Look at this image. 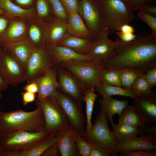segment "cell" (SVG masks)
Returning a JSON list of instances; mask_svg holds the SVG:
<instances>
[{
	"label": "cell",
	"mask_w": 156,
	"mask_h": 156,
	"mask_svg": "<svg viewBox=\"0 0 156 156\" xmlns=\"http://www.w3.org/2000/svg\"><path fill=\"white\" fill-rule=\"evenodd\" d=\"M98 103L100 109L106 114L110 124L114 123L113 117L115 114H120L123 110L129 104L127 100H119L112 96L102 97L99 99Z\"/></svg>",
	"instance_id": "obj_23"
},
{
	"label": "cell",
	"mask_w": 156,
	"mask_h": 156,
	"mask_svg": "<svg viewBox=\"0 0 156 156\" xmlns=\"http://www.w3.org/2000/svg\"><path fill=\"white\" fill-rule=\"evenodd\" d=\"M35 8L37 16L47 23L56 18L49 0H36Z\"/></svg>",
	"instance_id": "obj_32"
},
{
	"label": "cell",
	"mask_w": 156,
	"mask_h": 156,
	"mask_svg": "<svg viewBox=\"0 0 156 156\" xmlns=\"http://www.w3.org/2000/svg\"><path fill=\"white\" fill-rule=\"evenodd\" d=\"M123 0L126 1V2H127L128 3H129V2L130 0Z\"/></svg>",
	"instance_id": "obj_58"
},
{
	"label": "cell",
	"mask_w": 156,
	"mask_h": 156,
	"mask_svg": "<svg viewBox=\"0 0 156 156\" xmlns=\"http://www.w3.org/2000/svg\"><path fill=\"white\" fill-rule=\"evenodd\" d=\"M68 131L75 140L78 154L81 156H89L93 147L70 126L68 128Z\"/></svg>",
	"instance_id": "obj_33"
},
{
	"label": "cell",
	"mask_w": 156,
	"mask_h": 156,
	"mask_svg": "<svg viewBox=\"0 0 156 156\" xmlns=\"http://www.w3.org/2000/svg\"><path fill=\"white\" fill-rule=\"evenodd\" d=\"M102 18L109 35L134 19V11L123 0H98Z\"/></svg>",
	"instance_id": "obj_4"
},
{
	"label": "cell",
	"mask_w": 156,
	"mask_h": 156,
	"mask_svg": "<svg viewBox=\"0 0 156 156\" xmlns=\"http://www.w3.org/2000/svg\"><path fill=\"white\" fill-rule=\"evenodd\" d=\"M94 40L79 38L66 33L56 44L67 47L79 54L88 55L93 46Z\"/></svg>",
	"instance_id": "obj_21"
},
{
	"label": "cell",
	"mask_w": 156,
	"mask_h": 156,
	"mask_svg": "<svg viewBox=\"0 0 156 156\" xmlns=\"http://www.w3.org/2000/svg\"><path fill=\"white\" fill-rule=\"evenodd\" d=\"M133 106L144 118L145 124L156 126V94L153 92L145 95H134Z\"/></svg>",
	"instance_id": "obj_14"
},
{
	"label": "cell",
	"mask_w": 156,
	"mask_h": 156,
	"mask_svg": "<svg viewBox=\"0 0 156 156\" xmlns=\"http://www.w3.org/2000/svg\"><path fill=\"white\" fill-rule=\"evenodd\" d=\"M0 72L9 85L16 86L26 81V73L21 64L3 47L0 54Z\"/></svg>",
	"instance_id": "obj_11"
},
{
	"label": "cell",
	"mask_w": 156,
	"mask_h": 156,
	"mask_svg": "<svg viewBox=\"0 0 156 156\" xmlns=\"http://www.w3.org/2000/svg\"><path fill=\"white\" fill-rule=\"evenodd\" d=\"M57 77L60 88L77 101L81 102L86 91L82 85L67 70L56 65Z\"/></svg>",
	"instance_id": "obj_12"
},
{
	"label": "cell",
	"mask_w": 156,
	"mask_h": 156,
	"mask_svg": "<svg viewBox=\"0 0 156 156\" xmlns=\"http://www.w3.org/2000/svg\"><path fill=\"white\" fill-rule=\"evenodd\" d=\"M63 6L69 14L78 12L77 0H60Z\"/></svg>",
	"instance_id": "obj_40"
},
{
	"label": "cell",
	"mask_w": 156,
	"mask_h": 156,
	"mask_svg": "<svg viewBox=\"0 0 156 156\" xmlns=\"http://www.w3.org/2000/svg\"><path fill=\"white\" fill-rule=\"evenodd\" d=\"M96 88L99 94L104 97L118 95L133 99L134 97L131 92L122 87L110 85L102 81L99 83Z\"/></svg>",
	"instance_id": "obj_30"
},
{
	"label": "cell",
	"mask_w": 156,
	"mask_h": 156,
	"mask_svg": "<svg viewBox=\"0 0 156 156\" xmlns=\"http://www.w3.org/2000/svg\"><path fill=\"white\" fill-rule=\"evenodd\" d=\"M68 129L55 136L56 143L61 156H76L78 154L76 145L74 139L68 132Z\"/></svg>",
	"instance_id": "obj_26"
},
{
	"label": "cell",
	"mask_w": 156,
	"mask_h": 156,
	"mask_svg": "<svg viewBox=\"0 0 156 156\" xmlns=\"http://www.w3.org/2000/svg\"><path fill=\"white\" fill-rule=\"evenodd\" d=\"M2 97V95L1 93H0V101Z\"/></svg>",
	"instance_id": "obj_57"
},
{
	"label": "cell",
	"mask_w": 156,
	"mask_h": 156,
	"mask_svg": "<svg viewBox=\"0 0 156 156\" xmlns=\"http://www.w3.org/2000/svg\"><path fill=\"white\" fill-rule=\"evenodd\" d=\"M44 130L32 132L18 130L0 134V145L8 151L27 149L48 136Z\"/></svg>",
	"instance_id": "obj_7"
},
{
	"label": "cell",
	"mask_w": 156,
	"mask_h": 156,
	"mask_svg": "<svg viewBox=\"0 0 156 156\" xmlns=\"http://www.w3.org/2000/svg\"><path fill=\"white\" fill-rule=\"evenodd\" d=\"M2 49V47L1 46V45L0 44V54L1 52V51Z\"/></svg>",
	"instance_id": "obj_56"
},
{
	"label": "cell",
	"mask_w": 156,
	"mask_h": 156,
	"mask_svg": "<svg viewBox=\"0 0 156 156\" xmlns=\"http://www.w3.org/2000/svg\"><path fill=\"white\" fill-rule=\"evenodd\" d=\"M116 33L120 39V41L123 42L131 41L135 39L137 36L133 33H123L120 31H117Z\"/></svg>",
	"instance_id": "obj_47"
},
{
	"label": "cell",
	"mask_w": 156,
	"mask_h": 156,
	"mask_svg": "<svg viewBox=\"0 0 156 156\" xmlns=\"http://www.w3.org/2000/svg\"><path fill=\"white\" fill-rule=\"evenodd\" d=\"M0 7L5 11V15L10 18L18 17L29 20L38 17L35 7L24 9L15 4L11 0H0Z\"/></svg>",
	"instance_id": "obj_25"
},
{
	"label": "cell",
	"mask_w": 156,
	"mask_h": 156,
	"mask_svg": "<svg viewBox=\"0 0 156 156\" xmlns=\"http://www.w3.org/2000/svg\"><path fill=\"white\" fill-rule=\"evenodd\" d=\"M61 155L58 145L56 142L49 147L41 156H59Z\"/></svg>",
	"instance_id": "obj_44"
},
{
	"label": "cell",
	"mask_w": 156,
	"mask_h": 156,
	"mask_svg": "<svg viewBox=\"0 0 156 156\" xmlns=\"http://www.w3.org/2000/svg\"><path fill=\"white\" fill-rule=\"evenodd\" d=\"M66 29L67 33L73 36L95 39L78 12L69 14Z\"/></svg>",
	"instance_id": "obj_22"
},
{
	"label": "cell",
	"mask_w": 156,
	"mask_h": 156,
	"mask_svg": "<svg viewBox=\"0 0 156 156\" xmlns=\"http://www.w3.org/2000/svg\"><path fill=\"white\" fill-rule=\"evenodd\" d=\"M28 20L27 40L34 48L45 49L47 23L38 17Z\"/></svg>",
	"instance_id": "obj_16"
},
{
	"label": "cell",
	"mask_w": 156,
	"mask_h": 156,
	"mask_svg": "<svg viewBox=\"0 0 156 156\" xmlns=\"http://www.w3.org/2000/svg\"><path fill=\"white\" fill-rule=\"evenodd\" d=\"M5 11L0 7V15H5Z\"/></svg>",
	"instance_id": "obj_55"
},
{
	"label": "cell",
	"mask_w": 156,
	"mask_h": 156,
	"mask_svg": "<svg viewBox=\"0 0 156 156\" xmlns=\"http://www.w3.org/2000/svg\"><path fill=\"white\" fill-rule=\"evenodd\" d=\"M55 66L34 81L36 83L38 89L37 99L50 96L54 97L57 89L60 88Z\"/></svg>",
	"instance_id": "obj_17"
},
{
	"label": "cell",
	"mask_w": 156,
	"mask_h": 156,
	"mask_svg": "<svg viewBox=\"0 0 156 156\" xmlns=\"http://www.w3.org/2000/svg\"><path fill=\"white\" fill-rule=\"evenodd\" d=\"M118 31L123 33H133L135 31L134 28L129 24H125L121 25Z\"/></svg>",
	"instance_id": "obj_51"
},
{
	"label": "cell",
	"mask_w": 156,
	"mask_h": 156,
	"mask_svg": "<svg viewBox=\"0 0 156 156\" xmlns=\"http://www.w3.org/2000/svg\"><path fill=\"white\" fill-rule=\"evenodd\" d=\"M6 151L0 145V156H4Z\"/></svg>",
	"instance_id": "obj_54"
},
{
	"label": "cell",
	"mask_w": 156,
	"mask_h": 156,
	"mask_svg": "<svg viewBox=\"0 0 156 156\" xmlns=\"http://www.w3.org/2000/svg\"><path fill=\"white\" fill-rule=\"evenodd\" d=\"M15 4L24 9L35 7L36 0H11Z\"/></svg>",
	"instance_id": "obj_43"
},
{
	"label": "cell",
	"mask_w": 156,
	"mask_h": 156,
	"mask_svg": "<svg viewBox=\"0 0 156 156\" xmlns=\"http://www.w3.org/2000/svg\"><path fill=\"white\" fill-rule=\"evenodd\" d=\"M142 133L156 134V126L145 124L140 126Z\"/></svg>",
	"instance_id": "obj_50"
},
{
	"label": "cell",
	"mask_w": 156,
	"mask_h": 156,
	"mask_svg": "<svg viewBox=\"0 0 156 156\" xmlns=\"http://www.w3.org/2000/svg\"><path fill=\"white\" fill-rule=\"evenodd\" d=\"M107 29L105 28L94 40V44L88 55L93 62L101 64L112 54L115 42L109 38Z\"/></svg>",
	"instance_id": "obj_13"
},
{
	"label": "cell",
	"mask_w": 156,
	"mask_h": 156,
	"mask_svg": "<svg viewBox=\"0 0 156 156\" xmlns=\"http://www.w3.org/2000/svg\"><path fill=\"white\" fill-rule=\"evenodd\" d=\"M138 10H141L151 15L156 16V5L148 4L139 7Z\"/></svg>",
	"instance_id": "obj_48"
},
{
	"label": "cell",
	"mask_w": 156,
	"mask_h": 156,
	"mask_svg": "<svg viewBox=\"0 0 156 156\" xmlns=\"http://www.w3.org/2000/svg\"><path fill=\"white\" fill-rule=\"evenodd\" d=\"M4 77L0 72V93L7 90L9 87Z\"/></svg>",
	"instance_id": "obj_53"
},
{
	"label": "cell",
	"mask_w": 156,
	"mask_h": 156,
	"mask_svg": "<svg viewBox=\"0 0 156 156\" xmlns=\"http://www.w3.org/2000/svg\"><path fill=\"white\" fill-rule=\"evenodd\" d=\"M36 104L42 111L45 122L44 130L49 135L55 136L70 126L67 117L55 97L37 99Z\"/></svg>",
	"instance_id": "obj_5"
},
{
	"label": "cell",
	"mask_w": 156,
	"mask_h": 156,
	"mask_svg": "<svg viewBox=\"0 0 156 156\" xmlns=\"http://www.w3.org/2000/svg\"><path fill=\"white\" fill-rule=\"evenodd\" d=\"M97 97V95L94 91H89L85 94L83 98L82 101L86 105V131L89 130L93 125L91 118L94 103Z\"/></svg>",
	"instance_id": "obj_35"
},
{
	"label": "cell",
	"mask_w": 156,
	"mask_h": 156,
	"mask_svg": "<svg viewBox=\"0 0 156 156\" xmlns=\"http://www.w3.org/2000/svg\"><path fill=\"white\" fill-rule=\"evenodd\" d=\"M45 126L44 116L38 107L29 112L20 109L0 111V134L20 130L37 132L44 130Z\"/></svg>",
	"instance_id": "obj_2"
},
{
	"label": "cell",
	"mask_w": 156,
	"mask_h": 156,
	"mask_svg": "<svg viewBox=\"0 0 156 156\" xmlns=\"http://www.w3.org/2000/svg\"><path fill=\"white\" fill-rule=\"evenodd\" d=\"M56 142L55 136L48 135L29 147L19 151H14L15 156H41L50 146Z\"/></svg>",
	"instance_id": "obj_28"
},
{
	"label": "cell",
	"mask_w": 156,
	"mask_h": 156,
	"mask_svg": "<svg viewBox=\"0 0 156 156\" xmlns=\"http://www.w3.org/2000/svg\"><path fill=\"white\" fill-rule=\"evenodd\" d=\"M145 78L152 88L156 85V65L148 69L145 72Z\"/></svg>",
	"instance_id": "obj_41"
},
{
	"label": "cell",
	"mask_w": 156,
	"mask_h": 156,
	"mask_svg": "<svg viewBox=\"0 0 156 156\" xmlns=\"http://www.w3.org/2000/svg\"><path fill=\"white\" fill-rule=\"evenodd\" d=\"M23 90L25 91L30 92L34 94L38 93V89L36 83L33 81L28 83L24 87Z\"/></svg>",
	"instance_id": "obj_49"
},
{
	"label": "cell",
	"mask_w": 156,
	"mask_h": 156,
	"mask_svg": "<svg viewBox=\"0 0 156 156\" xmlns=\"http://www.w3.org/2000/svg\"><path fill=\"white\" fill-rule=\"evenodd\" d=\"M119 153H120V156H155L156 150L124 151H120Z\"/></svg>",
	"instance_id": "obj_39"
},
{
	"label": "cell",
	"mask_w": 156,
	"mask_h": 156,
	"mask_svg": "<svg viewBox=\"0 0 156 156\" xmlns=\"http://www.w3.org/2000/svg\"><path fill=\"white\" fill-rule=\"evenodd\" d=\"M155 65L156 39L143 32L131 41H116L112 53L101 64L103 70L131 68L142 73Z\"/></svg>",
	"instance_id": "obj_1"
},
{
	"label": "cell",
	"mask_w": 156,
	"mask_h": 156,
	"mask_svg": "<svg viewBox=\"0 0 156 156\" xmlns=\"http://www.w3.org/2000/svg\"><path fill=\"white\" fill-rule=\"evenodd\" d=\"M56 64L46 49L34 48L29 59L25 70L27 83L44 75Z\"/></svg>",
	"instance_id": "obj_10"
},
{
	"label": "cell",
	"mask_w": 156,
	"mask_h": 156,
	"mask_svg": "<svg viewBox=\"0 0 156 156\" xmlns=\"http://www.w3.org/2000/svg\"><path fill=\"white\" fill-rule=\"evenodd\" d=\"M143 73L131 68L120 69V77L122 87L131 92V87L133 83Z\"/></svg>",
	"instance_id": "obj_31"
},
{
	"label": "cell",
	"mask_w": 156,
	"mask_h": 156,
	"mask_svg": "<svg viewBox=\"0 0 156 156\" xmlns=\"http://www.w3.org/2000/svg\"><path fill=\"white\" fill-rule=\"evenodd\" d=\"M10 19L5 15H0V42Z\"/></svg>",
	"instance_id": "obj_45"
},
{
	"label": "cell",
	"mask_w": 156,
	"mask_h": 156,
	"mask_svg": "<svg viewBox=\"0 0 156 156\" xmlns=\"http://www.w3.org/2000/svg\"><path fill=\"white\" fill-rule=\"evenodd\" d=\"M49 1L55 17L67 23L69 14L64 9L60 0H49Z\"/></svg>",
	"instance_id": "obj_37"
},
{
	"label": "cell",
	"mask_w": 156,
	"mask_h": 156,
	"mask_svg": "<svg viewBox=\"0 0 156 156\" xmlns=\"http://www.w3.org/2000/svg\"><path fill=\"white\" fill-rule=\"evenodd\" d=\"M114 138L118 144L132 139L141 134L140 127H134L125 124H111Z\"/></svg>",
	"instance_id": "obj_27"
},
{
	"label": "cell",
	"mask_w": 156,
	"mask_h": 156,
	"mask_svg": "<svg viewBox=\"0 0 156 156\" xmlns=\"http://www.w3.org/2000/svg\"><path fill=\"white\" fill-rule=\"evenodd\" d=\"M67 23L57 18L47 23L46 33V45L56 44L67 33Z\"/></svg>",
	"instance_id": "obj_24"
},
{
	"label": "cell",
	"mask_w": 156,
	"mask_h": 156,
	"mask_svg": "<svg viewBox=\"0 0 156 156\" xmlns=\"http://www.w3.org/2000/svg\"><path fill=\"white\" fill-rule=\"evenodd\" d=\"M68 71L84 88L86 93L89 91H94L100 82L103 71L101 64L93 62L72 60L59 64Z\"/></svg>",
	"instance_id": "obj_6"
},
{
	"label": "cell",
	"mask_w": 156,
	"mask_h": 156,
	"mask_svg": "<svg viewBox=\"0 0 156 156\" xmlns=\"http://www.w3.org/2000/svg\"><path fill=\"white\" fill-rule=\"evenodd\" d=\"M117 116L118 124H125L136 127L145 124L144 118L136 111L133 105L128 104Z\"/></svg>",
	"instance_id": "obj_29"
},
{
	"label": "cell",
	"mask_w": 156,
	"mask_h": 156,
	"mask_svg": "<svg viewBox=\"0 0 156 156\" xmlns=\"http://www.w3.org/2000/svg\"><path fill=\"white\" fill-rule=\"evenodd\" d=\"M79 133L93 147L108 153L111 155H118V143L109 128L107 116L101 109L90 129Z\"/></svg>",
	"instance_id": "obj_3"
},
{
	"label": "cell",
	"mask_w": 156,
	"mask_h": 156,
	"mask_svg": "<svg viewBox=\"0 0 156 156\" xmlns=\"http://www.w3.org/2000/svg\"><path fill=\"white\" fill-rule=\"evenodd\" d=\"M79 14L94 39L106 28L98 0H77Z\"/></svg>",
	"instance_id": "obj_9"
},
{
	"label": "cell",
	"mask_w": 156,
	"mask_h": 156,
	"mask_svg": "<svg viewBox=\"0 0 156 156\" xmlns=\"http://www.w3.org/2000/svg\"><path fill=\"white\" fill-rule=\"evenodd\" d=\"M67 117L70 127L80 133L86 131V118L81 102L66 94L60 88L54 96Z\"/></svg>",
	"instance_id": "obj_8"
},
{
	"label": "cell",
	"mask_w": 156,
	"mask_h": 156,
	"mask_svg": "<svg viewBox=\"0 0 156 156\" xmlns=\"http://www.w3.org/2000/svg\"><path fill=\"white\" fill-rule=\"evenodd\" d=\"M1 46L16 59L25 71L27 61L34 48L27 40L5 43Z\"/></svg>",
	"instance_id": "obj_20"
},
{
	"label": "cell",
	"mask_w": 156,
	"mask_h": 156,
	"mask_svg": "<svg viewBox=\"0 0 156 156\" xmlns=\"http://www.w3.org/2000/svg\"><path fill=\"white\" fill-rule=\"evenodd\" d=\"M22 101L23 105L34 101L36 99L35 94L25 91L21 93Z\"/></svg>",
	"instance_id": "obj_46"
},
{
	"label": "cell",
	"mask_w": 156,
	"mask_h": 156,
	"mask_svg": "<svg viewBox=\"0 0 156 156\" xmlns=\"http://www.w3.org/2000/svg\"><path fill=\"white\" fill-rule=\"evenodd\" d=\"M138 16L139 19L146 23L150 27L152 36L156 39V16L141 10H139Z\"/></svg>",
	"instance_id": "obj_38"
},
{
	"label": "cell",
	"mask_w": 156,
	"mask_h": 156,
	"mask_svg": "<svg viewBox=\"0 0 156 156\" xmlns=\"http://www.w3.org/2000/svg\"><path fill=\"white\" fill-rule=\"evenodd\" d=\"M28 25L27 19L18 17L11 18L0 44L26 40Z\"/></svg>",
	"instance_id": "obj_15"
},
{
	"label": "cell",
	"mask_w": 156,
	"mask_h": 156,
	"mask_svg": "<svg viewBox=\"0 0 156 156\" xmlns=\"http://www.w3.org/2000/svg\"><path fill=\"white\" fill-rule=\"evenodd\" d=\"M152 88L146 79L145 72L142 73L133 83L131 92L134 95H145L152 93Z\"/></svg>",
	"instance_id": "obj_34"
},
{
	"label": "cell",
	"mask_w": 156,
	"mask_h": 156,
	"mask_svg": "<svg viewBox=\"0 0 156 156\" xmlns=\"http://www.w3.org/2000/svg\"><path fill=\"white\" fill-rule=\"evenodd\" d=\"M111 155L109 153L93 147L92 149L89 156H109Z\"/></svg>",
	"instance_id": "obj_52"
},
{
	"label": "cell",
	"mask_w": 156,
	"mask_h": 156,
	"mask_svg": "<svg viewBox=\"0 0 156 156\" xmlns=\"http://www.w3.org/2000/svg\"><path fill=\"white\" fill-rule=\"evenodd\" d=\"M120 69H111L103 70L101 74L100 81L108 84L122 87L120 77Z\"/></svg>",
	"instance_id": "obj_36"
},
{
	"label": "cell",
	"mask_w": 156,
	"mask_h": 156,
	"mask_svg": "<svg viewBox=\"0 0 156 156\" xmlns=\"http://www.w3.org/2000/svg\"><path fill=\"white\" fill-rule=\"evenodd\" d=\"M136 137L125 142L118 144V153L122 151L141 150L151 151L156 150V134L142 133Z\"/></svg>",
	"instance_id": "obj_18"
},
{
	"label": "cell",
	"mask_w": 156,
	"mask_h": 156,
	"mask_svg": "<svg viewBox=\"0 0 156 156\" xmlns=\"http://www.w3.org/2000/svg\"><path fill=\"white\" fill-rule=\"evenodd\" d=\"M45 48L51 56L56 65L72 60L93 62L88 55L79 54L67 47L53 44L46 45Z\"/></svg>",
	"instance_id": "obj_19"
},
{
	"label": "cell",
	"mask_w": 156,
	"mask_h": 156,
	"mask_svg": "<svg viewBox=\"0 0 156 156\" xmlns=\"http://www.w3.org/2000/svg\"><path fill=\"white\" fill-rule=\"evenodd\" d=\"M132 10H138L140 7L146 5L156 4V0H130L128 3Z\"/></svg>",
	"instance_id": "obj_42"
}]
</instances>
